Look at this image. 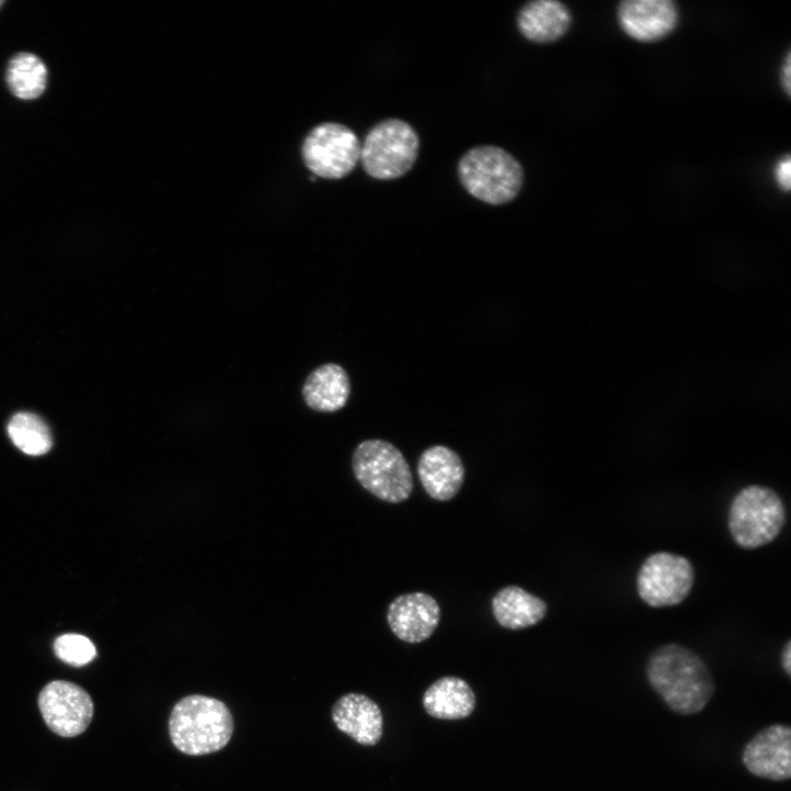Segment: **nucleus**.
Listing matches in <instances>:
<instances>
[{
	"instance_id": "a211bd4d",
	"label": "nucleus",
	"mask_w": 791,
	"mask_h": 791,
	"mask_svg": "<svg viewBox=\"0 0 791 791\" xmlns=\"http://www.w3.org/2000/svg\"><path fill=\"white\" fill-rule=\"evenodd\" d=\"M491 611L500 626L516 631L539 623L546 616L547 603L525 589L510 584L493 595Z\"/></svg>"
},
{
	"instance_id": "ddd939ff",
	"label": "nucleus",
	"mask_w": 791,
	"mask_h": 791,
	"mask_svg": "<svg viewBox=\"0 0 791 791\" xmlns=\"http://www.w3.org/2000/svg\"><path fill=\"white\" fill-rule=\"evenodd\" d=\"M416 472L424 491L435 501H449L460 491L465 467L459 455L444 445H433L422 452Z\"/></svg>"
},
{
	"instance_id": "39448f33",
	"label": "nucleus",
	"mask_w": 791,
	"mask_h": 791,
	"mask_svg": "<svg viewBox=\"0 0 791 791\" xmlns=\"http://www.w3.org/2000/svg\"><path fill=\"white\" fill-rule=\"evenodd\" d=\"M786 516L784 503L777 492L761 484H750L733 498L727 524L739 547L755 549L777 538Z\"/></svg>"
},
{
	"instance_id": "dca6fc26",
	"label": "nucleus",
	"mask_w": 791,
	"mask_h": 791,
	"mask_svg": "<svg viewBox=\"0 0 791 791\" xmlns=\"http://www.w3.org/2000/svg\"><path fill=\"white\" fill-rule=\"evenodd\" d=\"M350 396V381L338 364L327 363L310 372L302 386L305 404L316 412L332 413L345 406Z\"/></svg>"
},
{
	"instance_id": "4be33fe9",
	"label": "nucleus",
	"mask_w": 791,
	"mask_h": 791,
	"mask_svg": "<svg viewBox=\"0 0 791 791\" xmlns=\"http://www.w3.org/2000/svg\"><path fill=\"white\" fill-rule=\"evenodd\" d=\"M775 179L778 187L788 192L791 188V157L789 154L781 157L775 166Z\"/></svg>"
},
{
	"instance_id": "1a4fd4ad",
	"label": "nucleus",
	"mask_w": 791,
	"mask_h": 791,
	"mask_svg": "<svg viewBox=\"0 0 791 791\" xmlns=\"http://www.w3.org/2000/svg\"><path fill=\"white\" fill-rule=\"evenodd\" d=\"M38 708L49 729L63 737L81 734L93 714L90 695L79 686L62 680L43 688Z\"/></svg>"
},
{
	"instance_id": "b1692460",
	"label": "nucleus",
	"mask_w": 791,
	"mask_h": 791,
	"mask_svg": "<svg viewBox=\"0 0 791 791\" xmlns=\"http://www.w3.org/2000/svg\"><path fill=\"white\" fill-rule=\"evenodd\" d=\"M781 665L788 676L791 675V642L788 640L781 651Z\"/></svg>"
},
{
	"instance_id": "6e6552de",
	"label": "nucleus",
	"mask_w": 791,
	"mask_h": 791,
	"mask_svg": "<svg viewBox=\"0 0 791 791\" xmlns=\"http://www.w3.org/2000/svg\"><path fill=\"white\" fill-rule=\"evenodd\" d=\"M694 583V569L681 555L658 552L642 564L636 577L639 598L653 608L673 606L681 603Z\"/></svg>"
},
{
	"instance_id": "2eb2a0df",
	"label": "nucleus",
	"mask_w": 791,
	"mask_h": 791,
	"mask_svg": "<svg viewBox=\"0 0 791 791\" xmlns=\"http://www.w3.org/2000/svg\"><path fill=\"white\" fill-rule=\"evenodd\" d=\"M569 8L558 0H533L517 13L519 32L528 41L539 44L561 38L571 25Z\"/></svg>"
},
{
	"instance_id": "6ab92c4d",
	"label": "nucleus",
	"mask_w": 791,
	"mask_h": 791,
	"mask_svg": "<svg viewBox=\"0 0 791 791\" xmlns=\"http://www.w3.org/2000/svg\"><path fill=\"white\" fill-rule=\"evenodd\" d=\"M47 75V67L37 55L20 52L8 63L5 82L14 97L21 100H34L44 92Z\"/></svg>"
},
{
	"instance_id": "20e7f679",
	"label": "nucleus",
	"mask_w": 791,
	"mask_h": 791,
	"mask_svg": "<svg viewBox=\"0 0 791 791\" xmlns=\"http://www.w3.org/2000/svg\"><path fill=\"white\" fill-rule=\"evenodd\" d=\"M352 469L360 486L381 501L401 503L412 493L411 468L390 442L379 438L360 442L353 453Z\"/></svg>"
},
{
	"instance_id": "423d86ee",
	"label": "nucleus",
	"mask_w": 791,
	"mask_h": 791,
	"mask_svg": "<svg viewBox=\"0 0 791 791\" xmlns=\"http://www.w3.org/2000/svg\"><path fill=\"white\" fill-rule=\"evenodd\" d=\"M420 151V137L408 122L389 118L376 123L360 145L363 168L378 180H393L413 167Z\"/></svg>"
},
{
	"instance_id": "f3484780",
	"label": "nucleus",
	"mask_w": 791,
	"mask_h": 791,
	"mask_svg": "<svg viewBox=\"0 0 791 791\" xmlns=\"http://www.w3.org/2000/svg\"><path fill=\"white\" fill-rule=\"evenodd\" d=\"M422 705L433 718L463 720L474 712L476 694L466 680L455 676H445L434 681L425 690Z\"/></svg>"
},
{
	"instance_id": "f8f14e48",
	"label": "nucleus",
	"mask_w": 791,
	"mask_h": 791,
	"mask_svg": "<svg viewBox=\"0 0 791 791\" xmlns=\"http://www.w3.org/2000/svg\"><path fill=\"white\" fill-rule=\"evenodd\" d=\"M616 19L621 29L638 42H655L671 33L679 21L672 0H622Z\"/></svg>"
},
{
	"instance_id": "aec40b11",
	"label": "nucleus",
	"mask_w": 791,
	"mask_h": 791,
	"mask_svg": "<svg viewBox=\"0 0 791 791\" xmlns=\"http://www.w3.org/2000/svg\"><path fill=\"white\" fill-rule=\"evenodd\" d=\"M8 433L13 444L31 456L44 455L53 444L46 423L30 412L13 415L8 425Z\"/></svg>"
},
{
	"instance_id": "412c9836",
	"label": "nucleus",
	"mask_w": 791,
	"mask_h": 791,
	"mask_svg": "<svg viewBox=\"0 0 791 791\" xmlns=\"http://www.w3.org/2000/svg\"><path fill=\"white\" fill-rule=\"evenodd\" d=\"M56 656L71 666H83L96 657V647L86 636L65 634L54 643Z\"/></svg>"
},
{
	"instance_id": "393cba45",
	"label": "nucleus",
	"mask_w": 791,
	"mask_h": 791,
	"mask_svg": "<svg viewBox=\"0 0 791 791\" xmlns=\"http://www.w3.org/2000/svg\"><path fill=\"white\" fill-rule=\"evenodd\" d=\"M3 3H4V1L0 0V8H1V5H2Z\"/></svg>"
},
{
	"instance_id": "f257e3e1",
	"label": "nucleus",
	"mask_w": 791,
	"mask_h": 791,
	"mask_svg": "<svg viewBox=\"0 0 791 791\" xmlns=\"http://www.w3.org/2000/svg\"><path fill=\"white\" fill-rule=\"evenodd\" d=\"M646 677L665 703L682 715L701 712L715 691L713 677L702 658L676 643L661 645L649 655Z\"/></svg>"
},
{
	"instance_id": "7ed1b4c3",
	"label": "nucleus",
	"mask_w": 791,
	"mask_h": 791,
	"mask_svg": "<svg viewBox=\"0 0 791 791\" xmlns=\"http://www.w3.org/2000/svg\"><path fill=\"white\" fill-rule=\"evenodd\" d=\"M458 179L474 198L501 205L516 198L524 182L520 161L504 148L479 145L468 149L457 164Z\"/></svg>"
},
{
	"instance_id": "f03ea898",
	"label": "nucleus",
	"mask_w": 791,
	"mask_h": 791,
	"mask_svg": "<svg viewBox=\"0 0 791 791\" xmlns=\"http://www.w3.org/2000/svg\"><path fill=\"white\" fill-rule=\"evenodd\" d=\"M234 720L222 701L190 694L172 708L168 733L172 745L182 754L202 756L224 748L231 740Z\"/></svg>"
},
{
	"instance_id": "5701e85b",
	"label": "nucleus",
	"mask_w": 791,
	"mask_h": 791,
	"mask_svg": "<svg viewBox=\"0 0 791 791\" xmlns=\"http://www.w3.org/2000/svg\"><path fill=\"white\" fill-rule=\"evenodd\" d=\"M781 86L788 96L791 94V53L788 52L781 66Z\"/></svg>"
},
{
	"instance_id": "4468645a",
	"label": "nucleus",
	"mask_w": 791,
	"mask_h": 791,
	"mask_svg": "<svg viewBox=\"0 0 791 791\" xmlns=\"http://www.w3.org/2000/svg\"><path fill=\"white\" fill-rule=\"evenodd\" d=\"M332 720L338 731L363 746L377 745L383 735L379 705L363 693H346L332 706Z\"/></svg>"
},
{
	"instance_id": "9b49d317",
	"label": "nucleus",
	"mask_w": 791,
	"mask_h": 791,
	"mask_svg": "<svg viewBox=\"0 0 791 791\" xmlns=\"http://www.w3.org/2000/svg\"><path fill=\"white\" fill-rule=\"evenodd\" d=\"M439 621V604L435 598L422 591L400 594L388 605L387 622L391 632L409 644L428 639Z\"/></svg>"
},
{
	"instance_id": "9d476101",
	"label": "nucleus",
	"mask_w": 791,
	"mask_h": 791,
	"mask_svg": "<svg viewBox=\"0 0 791 791\" xmlns=\"http://www.w3.org/2000/svg\"><path fill=\"white\" fill-rule=\"evenodd\" d=\"M791 728L772 724L759 731L745 745L742 759L754 775L771 781L788 780L791 776Z\"/></svg>"
},
{
	"instance_id": "0eeeda50",
	"label": "nucleus",
	"mask_w": 791,
	"mask_h": 791,
	"mask_svg": "<svg viewBox=\"0 0 791 791\" xmlns=\"http://www.w3.org/2000/svg\"><path fill=\"white\" fill-rule=\"evenodd\" d=\"M360 145L358 136L346 125L322 123L304 138L302 157L314 175L341 179L352 172L359 161Z\"/></svg>"
}]
</instances>
